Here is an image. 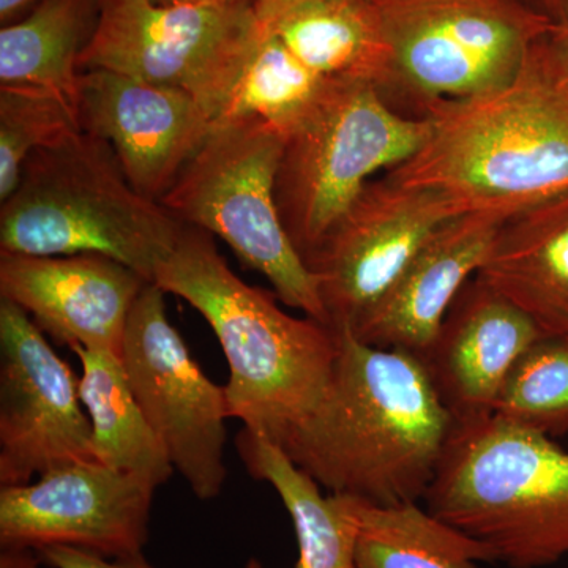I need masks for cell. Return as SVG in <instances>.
Segmentation results:
<instances>
[{"instance_id":"24","label":"cell","mask_w":568,"mask_h":568,"mask_svg":"<svg viewBox=\"0 0 568 568\" xmlns=\"http://www.w3.org/2000/svg\"><path fill=\"white\" fill-rule=\"evenodd\" d=\"M325 80L298 61L271 29L263 28L213 123L256 118L286 140L312 110Z\"/></svg>"},{"instance_id":"10","label":"cell","mask_w":568,"mask_h":568,"mask_svg":"<svg viewBox=\"0 0 568 568\" xmlns=\"http://www.w3.org/2000/svg\"><path fill=\"white\" fill-rule=\"evenodd\" d=\"M164 291L149 282L134 302L122 345V364L142 413L174 470L193 495L212 500L227 478L226 388L194 361L166 316Z\"/></svg>"},{"instance_id":"23","label":"cell","mask_w":568,"mask_h":568,"mask_svg":"<svg viewBox=\"0 0 568 568\" xmlns=\"http://www.w3.org/2000/svg\"><path fill=\"white\" fill-rule=\"evenodd\" d=\"M235 448L246 473L271 485L290 514L298 548L295 568H358L355 529L335 496H324L320 484L263 435L244 428Z\"/></svg>"},{"instance_id":"17","label":"cell","mask_w":568,"mask_h":568,"mask_svg":"<svg viewBox=\"0 0 568 568\" xmlns=\"http://www.w3.org/2000/svg\"><path fill=\"white\" fill-rule=\"evenodd\" d=\"M541 336L528 315L476 275L422 361L455 420L489 416L508 373Z\"/></svg>"},{"instance_id":"6","label":"cell","mask_w":568,"mask_h":568,"mask_svg":"<svg viewBox=\"0 0 568 568\" xmlns=\"http://www.w3.org/2000/svg\"><path fill=\"white\" fill-rule=\"evenodd\" d=\"M284 138L256 118L212 123L160 204L185 226L219 235L276 298L328 324L316 276L284 227L275 183Z\"/></svg>"},{"instance_id":"15","label":"cell","mask_w":568,"mask_h":568,"mask_svg":"<svg viewBox=\"0 0 568 568\" xmlns=\"http://www.w3.org/2000/svg\"><path fill=\"white\" fill-rule=\"evenodd\" d=\"M148 280L102 254L0 253V297L21 306L61 345L121 355L134 302Z\"/></svg>"},{"instance_id":"13","label":"cell","mask_w":568,"mask_h":568,"mask_svg":"<svg viewBox=\"0 0 568 568\" xmlns=\"http://www.w3.org/2000/svg\"><path fill=\"white\" fill-rule=\"evenodd\" d=\"M155 487L99 462L0 487V547H70L103 558L144 552Z\"/></svg>"},{"instance_id":"7","label":"cell","mask_w":568,"mask_h":568,"mask_svg":"<svg viewBox=\"0 0 568 568\" xmlns=\"http://www.w3.org/2000/svg\"><path fill=\"white\" fill-rule=\"evenodd\" d=\"M432 132L426 115L392 108L375 85L325 80L301 125L284 140L275 196L304 257L323 242L379 171L405 163Z\"/></svg>"},{"instance_id":"28","label":"cell","mask_w":568,"mask_h":568,"mask_svg":"<svg viewBox=\"0 0 568 568\" xmlns=\"http://www.w3.org/2000/svg\"><path fill=\"white\" fill-rule=\"evenodd\" d=\"M305 2H308V0H256L254 2V14H256L260 24L267 28V26L274 24L284 13Z\"/></svg>"},{"instance_id":"33","label":"cell","mask_w":568,"mask_h":568,"mask_svg":"<svg viewBox=\"0 0 568 568\" xmlns=\"http://www.w3.org/2000/svg\"><path fill=\"white\" fill-rule=\"evenodd\" d=\"M156 3H200V2H211V3H224V6H242V7H253L256 0H153Z\"/></svg>"},{"instance_id":"26","label":"cell","mask_w":568,"mask_h":568,"mask_svg":"<svg viewBox=\"0 0 568 568\" xmlns=\"http://www.w3.org/2000/svg\"><path fill=\"white\" fill-rule=\"evenodd\" d=\"M80 130L77 110L58 93L0 85V201L17 190L33 153Z\"/></svg>"},{"instance_id":"29","label":"cell","mask_w":568,"mask_h":568,"mask_svg":"<svg viewBox=\"0 0 568 568\" xmlns=\"http://www.w3.org/2000/svg\"><path fill=\"white\" fill-rule=\"evenodd\" d=\"M41 564L36 549L0 547V568H40Z\"/></svg>"},{"instance_id":"5","label":"cell","mask_w":568,"mask_h":568,"mask_svg":"<svg viewBox=\"0 0 568 568\" xmlns=\"http://www.w3.org/2000/svg\"><path fill=\"white\" fill-rule=\"evenodd\" d=\"M424 503L507 567L568 556V452L493 414L455 420Z\"/></svg>"},{"instance_id":"19","label":"cell","mask_w":568,"mask_h":568,"mask_svg":"<svg viewBox=\"0 0 568 568\" xmlns=\"http://www.w3.org/2000/svg\"><path fill=\"white\" fill-rule=\"evenodd\" d=\"M267 29L321 78L396 91L394 52L372 0H308Z\"/></svg>"},{"instance_id":"34","label":"cell","mask_w":568,"mask_h":568,"mask_svg":"<svg viewBox=\"0 0 568 568\" xmlns=\"http://www.w3.org/2000/svg\"><path fill=\"white\" fill-rule=\"evenodd\" d=\"M245 568H264V566L260 559L252 558L245 564Z\"/></svg>"},{"instance_id":"21","label":"cell","mask_w":568,"mask_h":568,"mask_svg":"<svg viewBox=\"0 0 568 568\" xmlns=\"http://www.w3.org/2000/svg\"><path fill=\"white\" fill-rule=\"evenodd\" d=\"M71 351L82 366L81 399L91 422L97 462L162 487L174 467L142 413L121 355L85 347Z\"/></svg>"},{"instance_id":"8","label":"cell","mask_w":568,"mask_h":568,"mask_svg":"<svg viewBox=\"0 0 568 568\" xmlns=\"http://www.w3.org/2000/svg\"><path fill=\"white\" fill-rule=\"evenodd\" d=\"M394 52L396 91L422 111L504 88L552 22L530 0H372Z\"/></svg>"},{"instance_id":"25","label":"cell","mask_w":568,"mask_h":568,"mask_svg":"<svg viewBox=\"0 0 568 568\" xmlns=\"http://www.w3.org/2000/svg\"><path fill=\"white\" fill-rule=\"evenodd\" d=\"M493 416L540 435H567L568 338L541 336L523 353L497 395Z\"/></svg>"},{"instance_id":"2","label":"cell","mask_w":568,"mask_h":568,"mask_svg":"<svg viewBox=\"0 0 568 568\" xmlns=\"http://www.w3.org/2000/svg\"><path fill=\"white\" fill-rule=\"evenodd\" d=\"M432 132L387 171L403 185L447 197L457 215L508 219L568 192V74L548 33L504 88L426 104Z\"/></svg>"},{"instance_id":"18","label":"cell","mask_w":568,"mask_h":568,"mask_svg":"<svg viewBox=\"0 0 568 568\" xmlns=\"http://www.w3.org/2000/svg\"><path fill=\"white\" fill-rule=\"evenodd\" d=\"M477 276L541 334L568 338V192L508 216Z\"/></svg>"},{"instance_id":"1","label":"cell","mask_w":568,"mask_h":568,"mask_svg":"<svg viewBox=\"0 0 568 568\" xmlns=\"http://www.w3.org/2000/svg\"><path fill=\"white\" fill-rule=\"evenodd\" d=\"M338 334L323 399L276 446L331 495L384 507L424 500L454 416L420 357Z\"/></svg>"},{"instance_id":"20","label":"cell","mask_w":568,"mask_h":568,"mask_svg":"<svg viewBox=\"0 0 568 568\" xmlns=\"http://www.w3.org/2000/svg\"><path fill=\"white\" fill-rule=\"evenodd\" d=\"M335 497L355 529L358 568H481L480 564L497 562L491 548L418 503L384 507Z\"/></svg>"},{"instance_id":"32","label":"cell","mask_w":568,"mask_h":568,"mask_svg":"<svg viewBox=\"0 0 568 568\" xmlns=\"http://www.w3.org/2000/svg\"><path fill=\"white\" fill-rule=\"evenodd\" d=\"M33 0H0V20L7 22L24 10Z\"/></svg>"},{"instance_id":"4","label":"cell","mask_w":568,"mask_h":568,"mask_svg":"<svg viewBox=\"0 0 568 568\" xmlns=\"http://www.w3.org/2000/svg\"><path fill=\"white\" fill-rule=\"evenodd\" d=\"M182 230L134 190L106 141L80 130L26 163L0 209V253L102 254L153 282Z\"/></svg>"},{"instance_id":"27","label":"cell","mask_w":568,"mask_h":568,"mask_svg":"<svg viewBox=\"0 0 568 568\" xmlns=\"http://www.w3.org/2000/svg\"><path fill=\"white\" fill-rule=\"evenodd\" d=\"M37 552L41 562L51 568H156L149 562L144 552L123 558H103L84 549L70 547H47Z\"/></svg>"},{"instance_id":"30","label":"cell","mask_w":568,"mask_h":568,"mask_svg":"<svg viewBox=\"0 0 568 568\" xmlns=\"http://www.w3.org/2000/svg\"><path fill=\"white\" fill-rule=\"evenodd\" d=\"M548 41L560 65L568 74V21L552 26L551 31L548 32Z\"/></svg>"},{"instance_id":"22","label":"cell","mask_w":568,"mask_h":568,"mask_svg":"<svg viewBox=\"0 0 568 568\" xmlns=\"http://www.w3.org/2000/svg\"><path fill=\"white\" fill-rule=\"evenodd\" d=\"M100 0H41L24 20L0 31V85L61 95L78 112L80 58L99 18Z\"/></svg>"},{"instance_id":"3","label":"cell","mask_w":568,"mask_h":568,"mask_svg":"<svg viewBox=\"0 0 568 568\" xmlns=\"http://www.w3.org/2000/svg\"><path fill=\"white\" fill-rule=\"evenodd\" d=\"M189 302L219 338L230 381L231 418L278 444L315 410L331 384L339 334L315 317H295L239 278L200 227L185 226L153 282Z\"/></svg>"},{"instance_id":"16","label":"cell","mask_w":568,"mask_h":568,"mask_svg":"<svg viewBox=\"0 0 568 568\" xmlns=\"http://www.w3.org/2000/svg\"><path fill=\"white\" fill-rule=\"evenodd\" d=\"M497 213H463L440 224L379 301L349 328L366 345L424 357L459 291L480 271Z\"/></svg>"},{"instance_id":"12","label":"cell","mask_w":568,"mask_h":568,"mask_svg":"<svg viewBox=\"0 0 568 568\" xmlns=\"http://www.w3.org/2000/svg\"><path fill=\"white\" fill-rule=\"evenodd\" d=\"M454 216L457 212L436 190L403 185L387 175L366 183L304 260L320 284L332 327L353 328Z\"/></svg>"},{"instance_id":"9","label":"cell","mask_w":568,"mask_h":568,"mask_svg":"<svg viewBox=\"0 0 568 568\" xmlns=\"http://www.w3.org/2000/svg\"><path fill=\"white\" fill-rule=\"evenodd\" d=\"M261 29L253 7L100 0L80 71H114L179 89L215 121Z\"/></svg>"},{"instance_id":"31","label":"cell","mask_w":568,"mask_h":568,"mask_svg":"<svg viewBox=\"0 0 568 568\" xmlns=\"http://www.w3.org/2000/svg\"><path fill=\"white\" fill-rule=\"evenodd\" d=\"M530 2L552 22V26L564 24L568 21V0H530Z\"/></svg>"},{"instance_id":"11","label":"cell","mask_w":568,"mask_h":568,"mask_svg":"<svg viewBox=\"0 0 568 568\" xmlns=\"http://www.w3.org/2000/svg\"><path fill=\"white\" fill-rule=\"evenodd\" d=\"M97 462L80 379L32 317L0 297V487Z\"/></svg>"},{"instance_id":"14","label":"cell","mask_w":568,"mask_h":568,"mask_svg":"<svg viewBox=\"0 0 568 568\" xmlns=\"http://www.w3.org/2000/svg\"><path fill=\"white\" fill-rule=\"evenodd\" d=\"M78 121L111 145L134 190L156 203L213 123L190 93L108 70L81 71Z\"/></svg>"}]
</instances>
